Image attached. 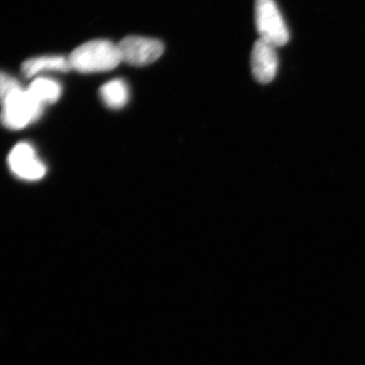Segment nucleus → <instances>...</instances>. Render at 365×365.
<instances>
[{"label": "nucleus", "mask_w": 365, "mask_h": 365, "mask_svg": "<svg viewBox=\"0 0 365 365\" xmlns=\"http://www.w3.org/2000/svg\"><path fill=\"white\" fill-rule=\"evenodd\" d=\"M0 123L11 130H21L42 116L44 106L11 74L0 71Z\"/></svg>", "instance_id": "nucleus-1"}, {"label": "nucleus", "mask_w": 365, "mask_h": 365, "mask_svg": "<svg viewBox=\"0 0 365 365\" xmlns=\"http://www.w3.org/2000/svg\"><path fill=\"white\" fill-rule=\"evenodd\" d=\"M71 69L81 73L113 71L122 62L119 46L109 40L88 41L68 56Z\"/></svg>", "instance_id": "nucleus-2"}, {"label": "nucleus", "mask_w": 365, "mask_h": 365, "mask_svg": "<svg viewBox=\"0 0 365 365\" xmlns=\"http://www.w3.org/2000/svg\"><path fill=\"white\" fill-rule=\"evenodd\" d=\"M255 21L260 39L270 43L276 48L287 44L289 31L274 0H256Z\"/></svg>", "instance_id": "nucleus-3"}, {"label": "nucleus", "mask_w": 365, "mask_h": 365, "mask_svg": "<svg viewBox=\"0 0 365 365\" xmlns=\"http://www.w3.org/2000/svg\"><path fill=\"white\" fill-rule=\"evenodd\" d=\"M119 46L122 62L133 66H146L162 56L163 44L160 40L141 36H128Z\"/></svg>", "instance_id": "nucleus-4"}, {"label": "nucleus", "mask_w": 365, "mask_h": 365, "mask_svg": "<svg viewBox=\"0 0 365 365\" xmlns=\"http://www.w3.org/2000/svg\"><path fill=\"white\" fill-rule=\"evenodd\" d=\"M9 165L14 176L26 181L42 179L47 172L35 148L28 143H20L14 146L9 155Z\"/></svg>", "instance_id": "nucleus-5"}, {"label": "nucleus", "mask_w": 365, "mask_h": 365, "mask_svg": "<svg viewBox=\"0 0 365 365\" xmlns=\"http://www.w3.org/2000/svg\"><path fill=\"white\" fill-rule=\"evenodd\" d=\"M251 69L258 83L264 85L271 83L278 71V56L275 46L262 39L257 41L252 50Z\"/></svg>", "instance_id": "nucleus-6"}, {"label": "nucleus", "mask_w": 365, "mask_h": 365, "mask_svg": "<svg viewBox=\"0 0 365 365\" xmlns=\"http://www.w3.org/2000/svg\"><path fill=\"white\" fill-rule=\"evenodd\" d=\"M71 71L68 57L61 55H44L26 59L21 66V72L28 78H36L43 72H68Z\"/></svg>", "instance_id": "nucleus-7"}, {"label": "nucleus", "mask_w": 365, "mask_h": 365, "mask_svg": "<svg viewBox=\"0 0 365 365\" xmlns=\"http://www.w3.org/2000/svg\"><path fill=\"white\" fill-rule=\"evenodd\" d=\"M29 93L41 105L54 104L61 97L59 83L49 78H37L28 88Z\"/></svg>", "instance_id": "nucleus-8"}, {"label": "nucleus", "mask_w": 365, "mask_h": 365, "mask_svg": "<svg viewBox=\"0 0 365 365\" xmlns=\"http://www.w3.org/2000/svg\"><path fill=\"white\" fill-rule=\"evenodd\" d=\"M100 96L107 107L115 110L125 107L130 98L128 86L122 79L106 83L101 88Z\"/></svg>", "instance_id": "nucleus-9"}]
</instances>
